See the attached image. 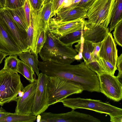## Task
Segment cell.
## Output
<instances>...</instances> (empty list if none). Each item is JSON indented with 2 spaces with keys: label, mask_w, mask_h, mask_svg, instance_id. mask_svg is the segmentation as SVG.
Wrapping results in <instances>:
<instances>
[{
  "label": "cell",
  "mask_w": 122,
  "mask_h": 122,
  "mask_svg": "<svg viewBox=\"0 0 122 122\" xmlns=\"http://www.w3.org/2000/svg\"><path fill=\"white\" fill-rule=\"evenodd\" d=\"M46 35V41L39 53L42 61L71 64L76 60L77 52L72 45L64 43L48 30Z\"/></svg>",
  "instance_id": "6da1fadb"
},
{
  "label": "cell",
  "mask_w": 122,
  "mask_h": 122,
  "mask_svg": "<svg viewBox=\"0 0 122 122\" xmlns=\"http://www.w3.org/2000/svg\"><path fill=\"white\" fill-rule=\"evenodd\" d=\"M47 81L49 106L84 91L81 86L58 76H47Z\"/></svg>",
  "instance_id": "7a4b0ae2"
},
{
  "label": "cell",
  "mask_w": 122,
  "mask_h": 122,
  "mask_svg": "<svg viewBox=\"0 0 122 122\" xmlns=\"http://www.w3.org/2000/svg\"><path fill=\"white\" fill-rule=\"evenodd\" d=\"M24 87L18 72L2 69L0 71V105L16 101Z\"/></svg>",
  "instance_id": "3957f363"
},
{
  "label": "cell",
  "mask_w": 122,
  "mask_h": 122,
  "mask_svg": "<svg viewBox=\"0 0 122 122\" xmlns=\"http://www.w3.org/2000/svg\"><path fill=\"white\" fill-rule=\"evenodd\" d=\"M65 107L72 110L82 108L94 111L110 116L122 114V109L113 106L109 102L91 99L80 97L65 98L61 102Z\"/></svg>",
  "instance_id": "277c9868"
},
{
  "label": "cell",
  "mask_w": 122,
  "mask_h": 122,
  "mask_svg": "<svg viewBox=\"0 0 122 122\" xmlns=\"http://www.w3.org/2000/svg\"><path fill=\"white\" fill-rule=\"evenodd\" d=\"M116 0H95L86 13L91 23L108 28L112 18Z\"/></svg>",
  "instance_id": "5b68a950"
},
{
  "label": "cell",
  "mask_w": 122,
  "mask_h": 122,
  "mask_svg": "<svg viewBox=\"0 0 122 122\" xmlns=\"http://www.w3.org/2000/svg\"><path fill=\"white\" fill-rule=\"evenodd\" d=\"M0 23L15 41L22 52L31 51L28 44L26 31L19 28L5 9H0Z\"/></svg>",
  "instance_id": "8992f818"
},
{
  "label": "cell",
  "mask_w": 122,
  "mask_h": 122,
  "mask_svg": "<svg viewBox=\"0 0 122 122\" xmlns=\"http://www.w3.org/2000/svg\"><path fill=\"white\" fill-rule=\"evenodd\" d=\"M100 92L107 97L118 102L122 98V84L117 76L103 72L97 75Z\"/></svg>",
  "instance_id": "52a82bcc"
},
{
  "label": "cell",
  "mask_w": 122,
  "mask_h": 122,
  "mask_svg": "<svg viewBox=\"0 0 122 122\" xmlns=\"http://www.w3.org/2000/svg\"><path fill=\"white\" fill-rule=\"evenodd\" d=\"M38 76L32 114L36 116L46 110L49 106L47 76L42 72Z\"/></svg>",
  "instance_id": "ba28073f"
},
{
  "label": "cell",
  "mask_w": 122,
  "mask_h": 122,
  "mask_svg": "<svg viewBox=\"0 0 122 122\" xmlns=\"http://www.w3.org/2000/svg\"><path fill=\"white\" fill-rule=\"evenodd\" d=\"M84 18H79L69 21H61L51 17L46 27V30L51 32L59 39L67 34L83 29L86 21Z\"/></svg>",
  "instance_id": "9c48e42d"
},
{
  "label": "cell",
  "mask_w": 122,
  "mask_h": 122,
  "mask_svg": "<svg viewBox=\"0 0 122 122\" xmlns=\"http://www.w3.org/2000/svg\"><path fill=\"white\" fill-rule=\"evenodd\" d=\"M37 80L24 87L22 96L18 97L15 113L25 115L32 114Z\"/></svg>",
  "instance_id": "30bf717a"
},
{
  "label": "cell",
  "mask_w": 122,
  "mask_h": 122,
  "mask_svg": "<svg viewBox=\"0 0 122 122\" xmlns=\"http://www.w3.org/2000/svg\"><path fill=\"white\" fill-rule=\"evenodd\" d=\"M109 32L108 28L86 20L83 27L82 37L84 41L97 43L102 42Z\"/></svg>",
  "instance_id": "8fae6325"
},
{
  "label": "cell",
  "mask_w": 122,
  "mask_h": 122,
  "mask_svg": "<svg viewBox=\"0 0 122 122\" xmlns=\"http://www.w3.org/2000/svg\"><path fill=\"white\" fill-rule=\"evenodd\" d=\"M98 56L116 67L117 50L112 34L109 32L102 41Z\"/></svg>",
  "instance_id": "7c38bea8"
},
{
  "label": "cell",
  "mask_w": 122,
  "mask_h": 122,
  "mask_svg": "<svg viewBox=\"0 0 122 122\" xmlns=\"http://www.w3.org/2000/svg\"><path fill=\"white\" fill-rule=\"evenodd\" d=\"M29 5L30 10V20L32 25L33 37L31 47V51L36 53V48L39 37L41 32L46 30L47 25L40 16L39 10L34 9L31 5Z\"/></svg>",
  "instance_id": "4fadbf2b"
},
{
  "label": "cell",
  "mask_w": 122,
  "mask_h": 122,
  "mask_svg": "<svg viewBox=\"0 0 122 122\" xmlns=\"http://www.w3.org/2000/svg\"><path fill=\"white\" fill-rule=\"evenodd\" d=\"M78 4H74L67 8L59 11L54 17L56 20L61 21H69L79 18H86V11L83 8L77 6Z\"/></svg>",
  "instance_id": "5bb4252c"
},
{
  "label": "cell",
  "mask_w": 122,
  "mask_h": 122,
  "mask_svg": "<svg viewBox=\"0 0 122 122\" xmlns=\"http://www.w3.org/2000/svg\"><path fill=\"white\" fill-rule=\"evenodd\" d=\"M0 51L7 55L22 52L15 41L5 30L0 23Z\"/></svg>",
  "instance_id": "9a60e30c"
},
{
  "label": "cell",
  "mask_w": 122,
  "mask_h": 122,
  "mask_svg": "<svg viewBox=\"0 0 122 122\" xmlns=\"http://www.w3.org/2000/svg\"><path fill=\"white\" fill-rule=\"evenodd\" d=\"M5 9L19 28L26 31L28 25L26 20L23 6L14 9Z\"/></svg>",
  "instance_id": "2e32d148"
},
{
  "label": "cell",
  "mask_w": 122,
  "mask_h": 122,
  "mask_svg": "<svg viewBox=\"0 0 122 122\" xmlns=\"http://www.w3.org/2000/svg\"><path fill=\"white\" fill-rule=\"evenodd\" d=\"M17 55L21 61L31 67L38 76L40 70L39 67V61L38 54L29 51L22 52Z\"/></svg>",
  "instance_id": "e0dca14e"
},
{
  "label": "cell",
  "mask_w": 122,
  "mask_h": 122,
  "mask_svg": "<svg viewBox=\"0 0 122 122\" xmlns=\"http://www.w3.org/2000/svg\"><path fill=\"white\" fill-rule=\"evenodd\" d=\"M36 116L32 114L25 115L15 113L0 118V122H33Z\"/></svg>",
  "instance_id": "ac0fdd59"
},
{
  "label": "cell",
  "mask_w": 122,
  "mask_h": 122,
  "mask_svg": "<svg viewBox=\"0 0 122 122\" xmlns=\"http://www.w3.org/2000/svg\"><path fill=\"white\" fill-rule=\"evenodd\" d=\"M122 20V0H116L109 25V32L113 30L116 25Z\"/></svg>",
  "instance_id": "d6986e66"
},
{
  "label": "cell",
  "mask_w": 122,
  "mask_h": 122,
  "mask_svg": "<svg viewBox=\"0 0 122 122\" xmlns=\"http://www.w3.org/2000/svg\"><path fill=\"white\" fill-rule=\"evenodd\" d=\"M17 72L23 75L30 83L33 82L36 80L35 78V72L32 68L20 60L18 63Z\"/></svg>",
  "instance_id": "ffe728a7"
},
{
  "label": "cell",
  "mask_w": 122,
  "mask_h": 122,
  "mask_svg": "<svg viewBox=\"0 0 122 122\" xmlns=\"http://www.w3.org/2000/svg\"><path fill=\"white\" fill-rule=\"evenodd\" d=\"M82 29L76 31L63 36L59 39L67 45H72L80 41L82 37Z\"/></svg>",
  "instance_id": "44dd1931"
},
{
  "label": "cell",
  "mask_w": 122,
  "mask_h": 122,
  "mask_svg": "<svg viewBox=\"0 0 122 122\" xmlns=\"http://www.w3.org/2000/svg\"><path fill=\"white\" fill-rule=\"evenodd\" d=\"M52 0L43 4L41 8L39 10V13L41 17L45 23L47 25L53 13Z\"/></svg>",
  "instance_id": "7402d4cb"
},
{
  "label": "cell",
  "mask_w": 122,
  "mask_h": 122,
  "mask_svg": "<svg viewBox=\"0 0 122 122\" xmlns=\"http://www.w3.org/2000/svg\"><path fill=\"white\" fill-rule=\"evenodd\" d=\"M17 55H11L5 58L3 68L10 71L17 72L19 61Z\"/></svg>",
  "instance_id": "603a6c76"
},
{
  "label": "cell",
  "mask_w": 122,
  "mask_h": 122,
  "mask_svg": "<svg viewBox=\"0 0 122 122\" xmlns=\"http://www.w3.org/2000/svg\"><path fill=\"white\" fill-rule=\"evenodd\" d=\"M94 49L92 42L84 40L82 52V58L86 65L91 62L90 55Z\"/></svg>",
  "instance_id": "cb8c5ba5"
},
{
  "label": "cell",
  "mask_w": 122,
  "mask_h": 122,
  "mask_svg": "<svg viewBox=\"0 0 122 122\" xmlns=\"http://www.w3.org/2000/svg\"><path fill=\"white\" fill-rule=\"evenodd\" d=\"M100 66L102 71L112 75L114 76L117 68L111 63L104 59L99 57L96 61Z\"/></svg>",
  "instance_id": "d4e9b609"
},
{
  "label": "cell",
  "mask_w": 122,
  "mask_h": 122,
  "mask_svg": "<svg viewBox=\"0 0 122 122\" xmlns=\"http://www.w3.org/2000/svg\"><path fill=\"white\" fill-rule=\"evenodd\" d=\"M113 32L114 40L117 44L122 46V20L115 26Z\"/></svg>",
  "instance_id": "484cf974"
},
{
  "label": "cell",
  "mask_w": 122,
  "mask_h": 122,
  "mask_svg": "<svg viewBox=\"0 0 122 122\" xmlns=\"http://www.w3.org/2000/svg\"><path fill=\"white\" fill-rule=\"evenodd\" d=\"M46 30L42 31L39 37L36 48V54H38L40 52L46 41Z\"/></svg>",
  "instance_id": "4316f807"
},
{
  "label": "cell",
  "mask_w": 122,
  "mask_h": 122,
  "mask_svg": "<svg viewBox=\"0 0 122 122\" xmlns=\"http://www.w3.org/2000/svg\"><path fill=\"white\" fill-rule=\"evenodd\" d=\"M23 6L20 0H5L4 9H14Z\"/></svg>",
  "instance_id": "83f0119b"
},
{
  "label": "cell",
  "mask_w": 122,
  "mask_h": 122,
  "mask_svg": "<svg viewBox=\"0 0 122 122\" xmlns=\"http://www.w3.org/2000/svg\"><path fill=\"white\" fill-rule=\"evenodd\" d=\"M86 65L89 69L97 75L103 72L97 61L91 62Z\"/></svg>",
  "instance_id": "f1b7e54d"
},
{
  "label": "cell",
  "mask_w": 122,
  "mask_h": 122,
  "mask_svg": "<svg viewBox=\"0 0 122 122\" xmlns=\"http://www.w3.org/2000/svg\"><path fill=\"white\" fill-rule=\"evenodd\" d=\"M84 41V40L82 36L81 41L78 42L76 45L75 46V49L77 52H78V54H77L75 58L76 60H80L82 58V52Z\"/></svg>",
  "instance_id": "f546056e"
},
{
  "label": "cell",
  "mask_w": 122,
  "mask_h": 122,
  "mask_svg": "<svg viewBox=\"0 0 122 122\" xmlns=\"http://www.w3.org/2000/svg\"><path fill=\"white\" fill-rule=\"evenodd\" d=\"M25 17L29 25L30 21V10L29 0H25L23 5Z\"/></svg>",
  "instance_id": "4dcf8cb0"
},
{
  "label": "cell",
  "mask_w": 122,
  "mask_h": 122,
  "mask_svg": "<svg viewBox=\"0 0 122 122\" xmlns=\"http://www.w3.org/2000/svg\"><path fill=\"white\" fill-rule=\"evenodd\" d=\"M95 0H81L77 6L85 9L87 11Z\"/></svg>",
  "instance_id": "1f68e13d"
},
{
  "label": "cell",
  "mask_w": 122,
  "mask_h": 122,
  "mask_svg": "<svg viewBox=\"0 0 122 122\" xmlns=\"http://www.w3.org/2000/svg\"><path fill=\"white\" fill-rule=\"evenodd\" d=\"M30 4L35 10H39L45 3L44 0H29Z\"/></svg>",
  "instance_id": "d6a6232c"
},
{
  "label": "cell",
  "mask_w": 122,
  "mask_h": 122,
  "mask_svg": "<svg viewBox=\"0 0 122 122\" xmlns=\"http://www.w3.org/2000/svg\"><path fill=\"white\" fill-rule=\"evenodd\" d=\"M116 67L118 71L117 76L119 78H122V54L117 57L116 62Z\"/></svg>",
  "instance_id": "836d02e7"
},
{
  "label": "cell",
  "mask_w": 122,
  "mask_h": 122,
  "mask_svg": "<svg viewBox=\"0 0 122 122\" xmlns=\"http://www.w3.org/2000/svg\"><path fill=\"white\" fill-rule=\"evenodd\" d=\"M73 0H64L61 5L58 8L56 14L60 10L72 5L73 4Z\"/></svg>",
  "instance_id": "e575fe53"
},
{
  "label": "cell",
  "mask_w": 122,
  "mask_h": 122,
  "mask_svg": "<svg viewBox=\"0 0 122 122\" xmlns=\"http://www.w3.org/2000/svg\"><path fill=\"white\" fill-rule=\"evenodd\" d=\"M110 121L112 122H122V114L110 116Z\"/></svg>",
  "instance_id": "d590c367"
},
{
  "label": "cell",
  "mask_w": 122,
  "mask_h": 122,
  "mask_svg": "<svg viewBox=\"0 0 122 122\" xmlns=\"http://www.w3.org/2000/svg\"><path fill=\"white\" fill-rule=\"evenodd\" d=\"M12 113L6 112L1 107L0 108V118Z\"/></svg>",
  "instance_id": "8d00e7d4"
},
{
  "label": "cell",
  "mask_w": 122,
  "mask_h": 122,
  "mask_svg": "<svg viewBox=\"0 0 122 122\" xmlns=\"http://www.w3.org/2000/svg\"><path fill=\"white\" fill-rule=\"evenodd\" d=\"M7 56L5 53L0 51V64L2 62L3 59Z\"/></svg>",
  "instance_id": "74e56055"
},
{
  "label": "cell",
  "mask_w": 122,
  "mask_h": 122,
  "mask_svg": "<svg viewBox=\"0 0 122 122\" xmlns=\"http://www.w3.org/2000/svg\"><path fill=\"white\" fill-rule=\"evenodd\" d=\"M5 0H0V9H3Z\"/></svg>",
  "instance_id": "f35d334b"
},
{
  "label": "cell",
  "mask_w": 122,
  "mask_h": 122,
  "mask_svg": "<svg viewBox=\"0 0 122 122\" xmlns=\"http://www.w3.org/2000/svg\"><path fill=\"white\" fill-rule=\"evenodd\" d=\"M81 0H74L73 3L74 4H78Z\"/></svg>",
  "instance_id": "ab89813d"
},
{
  "label": "cell",
  "mask_w": 122,
  "mask_h": 122,
  "mask_svg": "<svg viewBox=\"0 0 122 122\" xmlns=\"http://www.w3.org/2000/svg\"><path fill=\"white\" fill-rule=\"evenodd\" d=\"M22 4L23 5L25 0H20Z\"/></svg>",
  "instance_id": "60d3db41"
}]
</instances>
